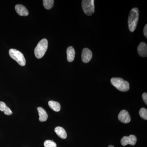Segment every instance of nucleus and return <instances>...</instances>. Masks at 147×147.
Masks as SVG:
<instances>
[{
    "instance_id": "f257e3e1",
    "label": "nucleus",
    "mask_w": 147,
    "mask_h": 147,
    "mask_svg": "<svg viewBox=\"0 0 147 147\" xmlns=\"http://www.w3.org/2000/svg\"><path fill=\"white\" fill-rule=\"evenodd\" d=\"M139 18V10L137 7L132 8L129 15L128 24L129 31H134L137 28Z\"/></svg>"
},
{
    "instance_id": "f03ea898",
    "label": "nucleus",
    "mask_w": 147,
    "mask_h": 147,
    "mask_svg": "<svg viewBox=\"0 0 147 147\" xmlns=\"http://www.w3.org/2000/svg\"><path fill=\"white\" fill-rule=\"evenodd\" d=\"M111 82L114 86L120 91L126 92L129 89V83L122 78H112Z\"/></svg>"
},
{
    "instance_id": "7ed1b4c3",
    "label": "nucleus",
    "mask_w": 147,
    "mask_h": 147,
    "mask_svg": "<svg viewBox=\"0 0 147 147\" xmlns=\"http://www.w3.org/2000/svg\"><path fill=\"white\" fill-rule=\"evenodd\" d=\"M48 47V41L43 38L39 41L34 50V54L37 59H40L45 55Z\"/></svg>"
},
{
    "instance_id": "20e7f679",
    "label": "nucleus",
    "mask_w": 147,
    "mask_h": 147,
    "mask_svg": "<svg viewBox=\"0 0 147 147\" xmlns=\"http://www.w3.org/2000/svg\"><path fill=\"white\" fill-rule=\"evenodd\" d=\"M9 55L11 57L16 61L20 65L24 66L26 65V59L24 55L20 51L16 49H11L9 50Z\"/></svg>"
},
{
    "instance_id": "39448f33",
    "label": "nucleus",
    "mask_w": 147,
    "mask_h": 147,
    "mask_svg": "<svg viewBox=\"0 0 147 147\" xmlns=\"http://www.w3.org/2000/svg\"><path fill=\"white\" fill-rule=\"evenodd\" d=\"M94 0H83L82 1V7L85 14L91 16L94 12Z\"/></svg>"
},
{
    "instance_id": "423d86ee",
    "label": "nucleus",
    "mask_w": 147,
    "mask_h": 147,
    "mask_svg": "<svg viewBox=\"0 0 147 147\" xmlns=\"http://www.w3.org/2000/svg\"><path fill=\"white\" fill-rule=\"evenodd\" d=\"M137 142V138L134 135H129L128 137L124 136L121 139V144L123 146H125L127 144L134 146Z\"/></svg>"
},
{
    "instance_id": "0eeeda50",
    "label": "nucleus",
    "mask_w": 147,
    "mask_h": 147,
    "mask_svg": "<svg viewBox=\"0 0 147 147\" xmlns=\"http://www.w3.org/2000/svg\"><path fill=\"white\" fill-rule=\"evenodd\" d=\"M92 57V53L88 48H84L82 51V59L84 63H88L91 60Z\"/></svg>"
},
{
    "instance_id": "6e6552de",
    "label": "nucleus",
    "mask_w": 147,
    "mask_h": 147,
    "mask_svg": "<svg viewBox=\"0 0 147 147\" xmlns=\"http://www.w3.org/2000/svg\"><path fill=\"white\" fill-rule=\"evenodd\" d=\"M119 120L124 123H129L131 121V117L129 113L126 110H122L119 113L118 115Z\"/></svg>"
},
{
    "instance_id": "1a4fd4ad",
    "label": "nucleus",
    "mask_w": 147,
    "mask_h": 147,
    "mask_svg": "<svg viewBox=\"0 0 147 147\" xmlns=\"http://www.w3.org/2000/svg\"><path fill=\"white\" fill-rule=\"evenodd\" d=\"M137 52L141 57H146L147 56V45L144 42H141L137 48Z\"/></svg>"
},
{
    "instance_id": "9d476101",
    "label": "nucleus",
    "mask_w": 147,
    "mask_h": 147,
    "mask_svg": "<svg viewBox=\"0 0 147 147\" xmlns=\"http://www.w3.org/2000/svg\"><path fill=\"white\" fill-rule=\"evenodd\" d=\"M15 8L16 12L20 16H27L28 15V11L24 6L22 5H16L15 6Z\"/></svg>"
},
{
    "instance_id": "9b49d317",
    "label": "nucleus",
    "mask_w": 147,
    "mask_h": 147,
    "mask_svg": "<svg viewBox=\"0 0 147 147\" xmlns=\"http://www.w3.org/2000/svg\"><path fill=\"white\" fill-rule=\"evenodd\" d=\"M39 115V120L40 122H44L47 121L48 118V115L45 110L41 107H38L37 108Z\"/></svg>"
},
{
    "instance_id": "f8f14e48",
    "label": "nucleus",
    "mask_w": 147,
    "mask_h": 147,
    "mask_svg": "<svg viewBox=\"0 0 147 147\" xmlns=\"http://www.w3.org/2000/svg\"><path fill=\"white\" fill-rule=\"evenodd\" d=\"M67 59L69 62L73 61L75 58V51L74 48L72 46H70L67 50Z\"/></svg>"
},
{
    "instance_id": "ddd939ff",
    "label": "nucleus",
    "mask_w": 147,
    "mask_h": 147,
    "mask_svg": "<svg viewBox=\"0 0 147 147\" xmlns=\"http://www.w3.org/2000/svg\"><path fill=\"white\" fill-rule=\"evenodd\" d=\"M55 132L59 137L62 139H65L67 137L66 132L64 129L61 127L58 126L55 129Z\"/></svg>"
},
{
    "instance_id": "4468645a",
    "label": "nucleus",
    "mask_w": 147,
    "mask_h": 147,
    "mask_svg": "<svg viewBox=\"0 0 147 147\" xmlns=\"http://www.w3.org/2000/svg\"><path fill=\"white\" fill-rule=\"evenodd\" d=\"M48 105L52 110L55 112H59L61 110L60 104L56 101L50 100L48 102Z\"/></svg>"
},
{
    "instance_id": "2eb2a0df",
    "label": "nucleus",
    "mask_w": 147,
    "mask_h": 147,
    "mask_svg": "<svg viewBox=\"0 0 147 147\" xmlns=\"http://www.w3.org/2000/svg\"><path fill=\"white\" fill-rule=\"evenodd\" d=\"M43 5L47 9H51L54 6V1L53 0H44L43 1Z\"/></svg>"
},
{
    "instance_id": "dca6fc26",
    "label": "nucleus",
    "mask_w": 147,
    "mask_h": 147,
    "mask_svg": "<svg viewBox=\"0 0 147 147\" xmlns=\"http://www.w3.org/2000/svg\"><path fill=\"white\" fill-rule=\"evenodd\" d=\"M139 115L144 119H147V110L145 108H142L139 112Z\"/></svg>"
},
{
    "instance_id": "f3484780",
    "label": "nucleus",
    "mask_w": 147,
    "mask_h": 147,
    "mask_svg": "<svg viewBox=\"0 0 147 147\" xmlns=\"http://www.w3.org/2000/svg\"><path fill=\"white\" fill-rule=\"evenodd\" d=\"M45 147H57V144L51 140H46L44 143Z\"/></svg>"
},
{
    "instance_id": "a211bd4d",
    "label": "nucleus",
    "mask_w": 147,
    "mask_h": 147,
    "mask_svg": "<svg viewBox=\"0 0 147 147\" xmlns=\"http://www.w3.org/2000/svg\"><path fill=\"white\" fill-rule=\"evenodd\" d=\"M8 108L5 103L2 101H0V110L2 112H4Z\"/></svg>"
},
{
    "instance_id": "6ab92c4d",
    "label": "nucleus",
    "mask_w": 147,
    "mask_h": 147,
    "mask_svg": "<svg viewBox=\"0 0 147 147\" xmlns=\"http://www.w3.org/2000/svg\"><path fill=\"white\" fill-rule=\"evenodd\" d=\"M4 112L5 114L7 115H12V111L9 107Z\"/></svg>"
},
{
    "instance_id": "aec40b11",
    "label": "nucleus",
    "mask_w": 147,
    "mask_h": 147,
    "mask_svg": "<svg viewBox=\"0 0 147 147\" xmlns=\"http://www.w3.org/2000/svg\"><path fill=\"white\" fill-rule=\"evenodd\" d=\"M142 98H143V100H144L146 104H147V93H144L142 94Z\"/></svg>"
},
{
    "instance_id": "412c9836",
    "label": "nucleus",
    "mask_w": 147,
    "mask_h": 147,
    "mask_svg": "<svg viewBox=\"0 0 147 147\" xmlns=\"http://www.w3.org/2000/svg\"><path fill=\"white\" fill-rule=\"evenodd\" d=\"M144 34L145 36H146V37H147V24H146L145 25L144 28Z\"/></svg>"
},
{
    "instance_id": "4be33fe9",
    "label": "nucleus",
    "mask_w": 147,
    "mask_h": 147,
    "mask_svg": "<svg viewBox=\"0 0 147 147\" xmlns=\"http://www.w3.org/2000/svg\"><path fill=\"white\" fill-rule=\"evenodd\" d=\"M108 147H114L113 146H112V145H110V146H108Z\"/></svg>"
}]
</instances>
